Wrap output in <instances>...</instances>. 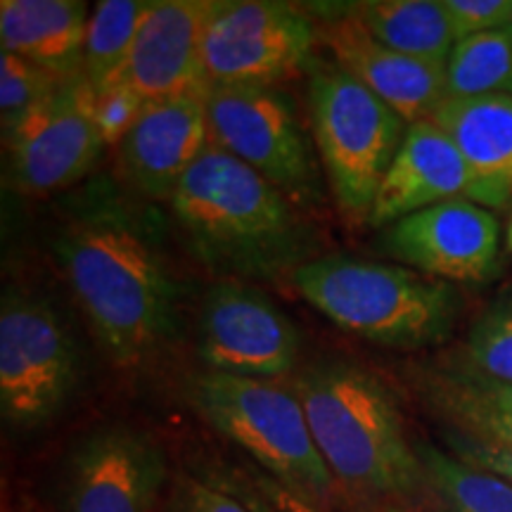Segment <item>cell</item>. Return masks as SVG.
<instances>
[{
	"mask_svg": "<svg viewBox=\"0 0 512 512\" xmlns=\"http://www.w3.org/2000/svg\"><path fill=\"white\" fill-rule=\"evenodd\" d=\"M53 252L114 366L138 370L155 358L174 335L181 287L138 211L91 197L57 228Z\"/></svg>",
	"mask_w": 512,
	"mask_h": 512,
	"instance_id": "6da1fadb",
	"label": "cell"
},
{
	"mask_svg": "<svg viewBox=\"0 0 512 512\" xmlns=\"http://www.w3.org/2000/svg\"><path fill=\"white\" fill-rule=\"evenodd\" d=\"M195 259L226 280H278L316 259V235L294 204L211 143L169 197Z\"/></svg>",
	"mask_w": 512,
	"mask_h": 512,
	"instance_id": "7a4b0ae2",
	"label": "cell"
},
{
	"mask_svg": "<svg viewBox=\"0 0 512 512\" xmlns=\"http://www.w3.org/2000/svg\"><path fill=\"white\" fill-rule=\"evenodd\" d=\"M290 387L320 456L354 503H392L415 512L425 505L418 451L380 377L354 363L323 361L299 370Z\"/></svg>",
	"mask_w": 512,
	"mask_h": 512,
	"instance_id": "3957f363",
	"label": "cell"
},
{
	"mask_svg": "<svg viewBox=\"0 0 512 512\" xmlns=\"http://www.w3.org/2000/svg\"><path fill=\"white\" fill-rule=\"evenodd\" d=\"M292 283L339 328L382 347H430L456 323L453 287L401 264L316 256L292 275Z\"/></svg>",
	"mask_w": 512,
	"mask_h": 512,
	"instance_id": "277c9868",
	"label": "cell"
},
{
	"mask_svg": "<svg viewBox=\"0 0 512 512\" xmlns=\"http://www.w3.org/2000/svg\"><path fill=\"white\" fill-rule=\"evenodd\" d=\"M188 396L211 430L249 453L264 475L318 508L337 501L339 486L292 387L207 370L192 377Z\"/></svg>",
	"mask_w": 512,
	"mask_h": 512,
	"instance_id": "5b68a950",
	"label": "cell"
},
{
	"mask_svg": "<svg viewBox=\"0 0 512 512\" xmlns=\"http://www.w3.org/2000/svg\"><path fill=\"white\" fill-rule=\"evenodd\" d=\"M309 105L316 152L337 207L351 221H368L406 121L339 64L311 69Z\"/></svg>",
	"mask_w": 512,
	"mask_h": 512,
	"instance_id": "8992f818",
	"label": "cell"
},
{
	"mask_svg": "<svg viewBox=\"0 0 512 512\" xmlns=\"http://www.w3.org/2000/svg\"><path fill=\"white\" fill-rule=\"evenodd\" d=\"M79 347L60 311L29 290H5L0 306V413L34 430L62 413L79 387Z\"/></svg>",
	"mask_w": 512,
	"mask_h": 512,
	"instance_id": "52a82bcc",
	"label": "cell"
},
{
	"mask_svg": "<svg viewBox=\"0 0 512 512\" xmlns=\"http://www.w3.org/2000/svg\"><path fill=\"white\" fill-rule=\"evenodd\" d=\"M211 143L252 166L297 207L320 202V174L313 147L290 98L273 86H209Z\"/></svg>",
	"mask_w": 512,
	"mask_h": 512,
	"instance_id": "ba28073f",
	"label": "cell"
},
{
	"mask_svg": "<svg viewBox=\"0 0 512 512\" xmlns=\"http://www.w3.org/2000/svg\"><path fill=\"white\" fill-rule=\"evenodd\" d=\"M318 29L309 15L275 0H211L202 60L209 86L273 83L311 62Z\"/></svg>",
	"mask_w": 512,
	"mask_h": 512,
	"instance_id": "9c48e42d",
	"label": "cell"
},
{
	"mask_svg": "<svg viewBox=\"0 0 512 512\" xmlns=\"http://www.w3.org/2000/svg\"><path fill=\"white\" fill-rule=\"evenodd\" d=\"M3 140L12 183L27 195H50L81 181L105 147L95 119V91L83 72L64 76Z\"/></svg>",
	"mask_w": 512,
	"mask_h": 512,
	"instance_id": "30bf717a",
	"label": "cell"
},
{
	"mask_svg": "<svg viewBox=\"0 0 512 512\" xmlns=\"http://www.w3.org/2000/svg\"><path fill=\"white\" fill-rule=\"evenodd\" d=\"M197 351L214 373L275 382L297 370L302 335L264 292L219 278L204 292Z\"/></svg>",
	"mask_w": 512,
	"mask_h": 512,
	"instance_id": "8fae6325",
	"label": "cell"
},
{
	"mask_svg": "<svg viewBox=\"0 0 512 512\" xmlns=\"http://www.w3.org/2000/svg\"><path fill=\"white\" fill-rule=\"evenodd\" d=\"M169 482L166 453L150 432L102 425L69 456L67 512H155Z\"/></svg>",
	"mask_w": 512,
	"mask_h": 512,
	"instance_id": "7c38bea8",
	"label": "cell"
},
{
	"mask_svg": "<svg viewBox=\"0 0 512 512\" xmlns=\"http://www.w3.org/2000/svg\"><path fill=\"white\" fill-rule=\"evenodd\" d=\"M501 226L482 204L458 197L387 226L382 247L401 266L444 280L482 283L498 266Z\"/></svg>",
	"mask_w": 512,
	"mask_h": 512,
	"instance_id": "4fadbf2b",
	"label": "cell"
},
{
	"mask_svg": "<svg viewBox=\"0 0 512 512\" xmlns=\"http://www.w3.org/2000/svg\"><path fill=\"white\" fill-rule=\"evenodd\" d=\"M316 29L318 41L332 50L339 67L399 112L406 124L432 119L446 102V64L387 48L351 15L349 5Z\"/></svg>",
	"mask_w": 512,
	"mask_h": 512,
	"instance_id": "5bb4252c",
	"label": "cell"
},
{
	"mask_svg": "<svg viewBox=\"0 0 512 512\" xmlns=\"http://www.w3.org/2000/svg\"><path fill=\"white\" fill-rule=\"evenodd\" d=\"M207 91L145 102L138 121L119 143L121 171L140 195L169 202L178 181L207 152Z\"/></svg>",
	"mask_w": 512,
	"mask_h": 512,
	"instance_id": "9a60e30c",
	"label": "cell"
},
{
	"mask_svg": "<svg viewBox=\"0 0 512 512\" xmlns=\"http://www.w3.org/2000/svg\"><path fill=\"white\" fill-rule=\"evenodd\" d=\"M211 0H155L119 81L145 100L207 91L202 36Z\"/></svg>",
	"mask_w": 512,
	"mask_h": 512,
	"instance_id": "2e32d148",
	"label": "cell"
},
{
	"mask_svg": "<svg viewBox=\"0 0 512 512\" xmlns=\"http://www.w3.org/2000/svg\"><path fill=\"white\" fill-rule=\"evenodd\" d=\"M470 195L472 176L456 143L434 119L415 121L406 128L368 223L387 228L415 211Z\"/></svg>",
	"mask_w": 512,
	"mask_h": 512,
	"instance_id": "e0dca14e",
	"label": "cell"
},
{
	"mask_svg": "<svg viewBox=\"0 0 512 512\" xmlns=\"http://www.w3.org/2000/svg\"><path fill=\"white\" fill-rule=\"evenodd\" d=\"M463 155L470 200L498 211L512 202V95L446 98L432 117Z\"/></svg>",
	"mask_w": 512,
	"mask_h": 512,
	"instance_id": "ac0fdd59",
	"label": "cell"
},
{
	"mask_svg": "<svg viewBox=\"0 0 512 512\" xmlns=\"http://www.w3.org/2000/svg\"><path fill=\"white\" fill-rule=\"evenodd\" d=\"M86 3L81 0H3L0 43L60 76L79 74L88 31Z\"/></svg>",
	"mask_w": 512,
	"mask_h": 512,
	"instance_id": "d6986e66",
	"label": "cell"
},
{
	"mask_svg": "<svg viewBox=\"0 0 512 512\" xmlns=\"http://www.w3.org/2000/svg\"><path fill=\"white\" fill-rule=\"evenodd\" d=\"M349 12L387 48L446 64L456 46L444 0H363Z\"/></svg>",
	"mask_w": 512,
	"mask_h": 512,
	"instance_id": "ffe728a7",
	"label": "cell"
},
{
	"mask_svg": "<svg viewBox=\"0 0 512 512\" xmlns=\"http://www.w3.org/2000/svg\"><path fill=\"white\" fill-rule=\"evenodd\" d=\"M425 505L432 512H512V484L508 479L470 465L453 453L418 441Z\"/></svg>",
	"mask_w": 512,
	"mask_h": 512,
	"instance_id": "44dd1931",
	"label": "cell"
},
{
	"mask_svg": "<svg viewBox=\"0 0 512 512\" xmlns=\"http://www.w3.org/2000/svg\"><path fill=\"white\" fill-rule=\"evenodd\" d=\"M155 0H102L88 19L81 72L95 95L119 81Z\"/></svg>",
	"mask_w": 512,
	"mask_h": 512,
	"instance_id": "7402d4cb",
	"label": "cell"
},
{
	"mask_svg": "<svg viewBox=\"0 0 512 512\" xmlns=\"http://www.w3.org/2000/svg\"><path fill=\"white\" fill-rule=\"evenodd\" d=\"M425 401L456 430V437L498 448L512 456V411L479 399L451 370L427 373L420 382Z\"/></svg>",
	"mask_w": 512,
	"mask_h": 512,
	"instance_id": "603a6c76",
	"label": "cell"
},
{
	"mask_svg": "<svg viewBox=\"0 0 512 512\" xmlns=\"http://www.w3.org/2000/svg\"><path fill=\"white\" fill-rule=\"evenodd\" d=\"M448 98L512 95V27L458 41L446 62Z\"/></svg>",
	"mask_w": 512,
	"mask_h": 512,
	"instance_id": "cb8c5ba5",
	"label": "cell"
},
{
	"mask_svg": "<svg viewBox=\"0 0 512 512\" xmlns=\"http://www.w3.org/2000/svg\"><path fill=\"white\" fill-rule=\"evenodd\" d=\"M463 366L486 380L512 384V297L491 306L470 328Z\"/></svg>",
	"mask_w": 512,
	"mask_h": 512,
	"instance_id": "d4e9b609",
	"label": "cell"
},
{
	"mask_svg": "<svg viewBox=\"0 0 512 512\" xmlns=\"http://www.w3.org/2000/svg\"><path fill=\"white\" fill-rule=\"evenodd\" d=\"M64 79L15 53H0V121L3 136Z\"/></svg>",
	"mask_w": 512,
	"mask_h": 512,
	"instance_id": "484cf974",
	"label": "cell"
},
{
	"mask_svg": "<svg viewBox=\"0 0 512 512\" xmlns=\"http://www.w3.org/2000/svg\"><path fill=\"white\" fill-rule=\"evenodd\" d=\"M145 102L143 95L124 81L112 83L110 88L95 95V119H98L102 143L119 147L138 121Z\"/></svg>",
	"mask_w": 512,
	"mask_h": 512,
	"instance_id": "4316f807",
	"label": "cell"
},
{
	"mask_svg": "<svg viewBox=\"0 0 512 512\" xmlns=\"http://www.w3.org/2000/svg\"><path fill=\"white\" fill-rule=\"evenodd\" d=\"M166 512H254L249 505L219 484L178 475L171 482Z\"/></svg>",
	"mask_w": 512,
	"mask_h": 512,
	"instance_id": "83f0119b",
	"label": "cell"
},
{
	"mask_svg": "<svg viewBox=\"0 0 512 512\" xmlns=\"http://www.w3.org/2000/svg\"><path fill=\"white\" fill-rule=\"evenodd\" d=\"M444 8L456 43L512 27V0H444Z\"/></svg>",
	"mask_w": 512,
	"mask_h": 512,
	"instance_id": "f1b7e54d",
	"label": "cell"
},
{
	"mask_svg": "<svg viewBox=\"0 0 512 512\" xmlns=\"http://www.w3.org/2000/svg\"><path fill=\"white\" fill-rule=\"evenodd\" d=\"M451 446L453 456H458L460 460H465V463L470 465L484 467V470L494 472V475L508 479L512 484V456H508V453L498 451V448L477 444V441L456 437V434L451 437Z\"/></svg>",
	"mask_w": 512,
	"mask_h": 512,
	"instance_id": "f546056e",
	"label": "cell"
},
{
	"mask_svg": "<svg viewBox=\"0 0 512 512\" xmlns=\"http://www.w3.org/2000/svg\"><path fill=\"white\" fill-rule=\"evenodd\" d=\"M247 484L259 494L264 501L271 505L273 512H330L325 508H318L309 501H304L302 496L292 494L290 489L280 486L275 479H271L264 472H254L247 477Z\"/></svg>",
	"mask_w": 512,
	"mask_h": 512,
	"instance_id": "4dcf8cb0",
	"label": "cell"
},
{
	"mask_svg": "<svg viewBox=\"0 0 512 512\" xmlns=\"http://www.w3.org/2000/svg\"><path fill=\"white\" fill-rule=\"evenodd\" d=\"M451 373L456 375L470 392H475L479 399L494 403L498 408H505V411H512V384L486 380V377H479L465 368H453Z\"/></svg>",
	"mask_w": 512,
	"mask_h": 512,
	"instance_id": "1f68e13d",
	"label": "cell"
},
{
	"mask_svg": "<svg viewBox=\"0 0 512 512\" xmlns=\"http://www.w3.org/2000/svg\"><path fill=\"white\" fill-rule=\"evenodd\" d=\"M223 489L242 498V501H245L254 512H273L271 505H268L264 498L256 494L252 486L247 484V479H230L228 484H223Z\"/></svg>",
	"mask_w": 512,
	"mask_h": 512,
	"instance_id": "d6a6232c",
	"label": "cell"
},
{
	"mask_svg": "<svg viewBox=\"0 0 512 512\" xmlns=\"http://www.w3.org/2000/svg\"><path fill=\"white\" fill-rule=\"evenodd\" d=\"M354 512H415L411 508L392 503H354Z\"/></svg>",
	"mask_w": 512,
	"mask_h": 512,
	"instance_id": "836d02e7",
	"label": "cell"
},
{
	"mask_svg": "<svg viewBox=\"0 0 512 512\" xmlns=\"http://www.w3.org/2000/svg\"><path fill=\"white\" fill-rule=\"evenodd\" d=\"M505 240H508V249L512 252V211H510V221H508V233H505Z\"/></svg>",
	"mask_w": 512,
	"mask_h": 512,
	"instance_id": "e575fe53",
	"label": "cell"
}]
</instances>
